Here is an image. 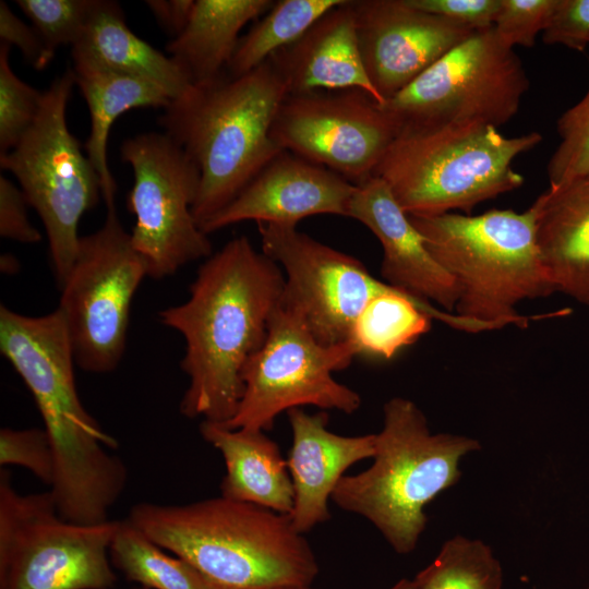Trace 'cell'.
<instances>
[{"label": "cell", "mask_w": 589, "mask_h": 589, "mask_svg": "<svg viewBox=\"0 0 589 589\" xmlns=\"http://www.w3.org/2000/svg\"><path fill=\"white\" fill-rule=\"evenodd\" d=\"M0 38L1 43L16 46L36 70L45 69L53 59L55 53L47 48L34 26L19 19L3 1H0Z\"/></svg>", "instance_id": "obj_37"}, {"label": "cell", "mask_w": 589, "mask_h": 589, "mask_svg": "<svg viewBox=\"0 0 589 589\" xmlns=\"http://www.w3.org/2000/svg\"><path fill=\"white\" fill-rule=\"evenodd\" d=\"M292 444L287 465L294 498L290 520L302 534L330 518L328 502L352 465L375 454L376 434L345 436L327 429L325 411H287Z\"/></svg>", "instance_id": "obj_19"}, {"label": "cell", "mask_w": 589, "mask_h": 589, "mask_svg": "<svg viewBox=\"0 0 589 589\" xmlns=\"http://www.w3.org/2000/svg\"><path fill=\"white\" fill-rule=\"evenodd\" d=\"M412 581L414 589H502L503 568L486 543L457 534Z\"/></svg>", "instance_id": "obj_28"}, {"label": "cell", "mask_w": 589, "mask_h": 589, "mask_svg": "<svg viewBox=\"0 0 589 589\" xmlns=\"http://www.w3.org/2000/svg\"><path fill=\"white\" fill-rule=\"evenodd\" d=\"M388 589H414L412 579L402 578Z\"/></svg>", "instance_id": "obj_40"}, {"label": "cell", "mask_w": 589, "mask_h": 589, "mask_svg": "<svg viewBox=\"0 0 589 589\" xmlns=\"http://www.w3.org/2000/svg\"><path fill=\"white\" fill-rule=\"evenodd\" d=\"M284 288L280 266L241 236L205 260L187 301L159 312L185 341L181 414L220 424L236 414L243 368L264 344Z\"/></svg>", "instance_id": "obj_1"}, {"label": "cell", "mask_w": 589, "mask_h": 589, "mask_svg": "<svg viewBox=\"0 0 589 589\" xmlns=\"http://www.w3.org/2000/svg\"><path fill=\"white\" fill-rule=\"evenodd\" d=\"M200 432L225 461L220 495L290 514L294 492L287 459L265 431L202 421Z\"/></svg>", "instance_id": "obj_22"}, {"label": "cell", "mask_w": 589, "mask_h": 589, "mask_svg": "<svg viewBox=\"0 0 589 589\" xmlns=\"http://www.w3.org/2000/svg\"><path fill=\"white\" fill-rule=\"evenodd\" d=\"M542 39L584 51L589 46V0H558Z\"/></svg>", "instance_id": "obj_34"}, {"label": "cell", "mask_w": 589, "mask_h": 589, "mask_svg": "<svg viewBox=\"0 0 589 589\" xmlns=\"http://www.w3.org/2000/svg\"><path fill=\"white\" fill-rule=\"evenodd\" d=\"M288 89L267 60L254 70L193 85L163 109L159 124L200 171L192 207L201 226L225 208L283 149L271 127Z\"/></svg>", "instance_id": "obj_4"}, {"label": "cell", "mask_w": 589, "mask_h": 589, "mask_svg": "<svg viewBox=\"0 0 589 589\" xmlns=\"http://www.w3.org/2000/svg\"><path fill=\"white\" fill-rule=\"evenodd\" d=\"M118 520L77 524L51 491L21 494L0 472V589H111L109 556Z\"/></svg>", "instance_id": "obj_9"}, {"label": "cell", "mask_w": 589, "mask_h": 589, "mask_svg": "<svg viewBox=\"0 0 589 589\" xmlns=\"http://www.w3.org/2000/svg\"><path fill=\"white\" fill-rule=\"evenodd\" d=\"M557 4L558 0H502L493 28L507 47L532 48Z\"/></svg>", "instance_id": "obj_33"}, {"label": "cell", "mask_w": 589, "mask_h": 589, "mask_svg": "<svg viewBox=\"0 0 589 589\" xmlns=\"http://www.w3.org/2000/svg\"><path fill=\"white\" fill-rule=\"evenodd\" d=\"M345 0H279L240 37L227 75H243L294 43L323 14Z\"/></svg>", "instance_id": "obj_26"}, {"label": "cell", "mask_w": 589, "mask_h": 589, "mask_svg": "<svg viewBox=\"0 0 589 589\" xmlns=\"http://www.w3.org/2000/svg\"><path fill=\"white\" fill-rule=\"evenodd\" d=\"M372 465L344 476L332 501L370 521L399 554L412 552L425 529L424 507L455 485L462 457L481 448L478 440L432 433L422 410L393 397L383 407Z\"/></svg>", "instance_id": "obj_6"}, {"label": "cell", "mask_w": 589, "mask_h": 589, "mask_svg": "<svg viewBox=\"0 0 589 589\" xmlns=\"http://www.w3.org/2000/svg\"><path fill=\"white\" fill-rule=\"evenodd\" d=\"M0 350L29 389L55 456L50 491L59 514L99 524L123 493L128 470L110 450L118 441L87 412L77 394L75 359L58 309L27 316L0 306Z\"/></svg>", "instance_id": "obj_2"}, {"label": "cell", "mask_w": 589, "mask_h": 589, "mask_svg": "<svg viewBox=\"0 0 589 589\" xmlns=\"http://www.w3.org/2000/svg\"><path fill=\"white\" fill-rule=\"evenodd\" d=\"M541 141L539 132L507 137L479 122L404 128L374 176L410 216L472 215L478 204L524 184L513 161Z\"/></svg>", "instance_id": "obj_7"}, {"label": "cell", "mask_w": 589, "mask_h": 589, "mask_svg": "<svg viewBox=\"0 0 589 589\" xmlns=\"http://www.w3.org/2000/svg\"><path fill=\"white\" fill-rule=\"evenodd\" d=\"M73 73L91 118V132L84 148L99 177L106 207L111 208L115 207L117 185L108 165L107 144L113 122L131 109H165L171 99L156 84L108 68L74 63Z\"/></svg>", "instance_id": "obj_25"}, {"label": "cell", "mask_w": 589, "mask_h": 589, "mask_svg": "<svg viewBox=\"0 0 589 589\" xmlns=\"http://www.w3.org/2000/svg\"><path fill=\"white\" fill-rule=\"evenodd\" d=\"M75 77L68 69L44 92L32 128L0 165L19 181L28 205L45 227L59 290L77 255L81 217L101 195L99 177L67 123V106Z\"/></svg>", "instance_id": "obj_8"}, {"label": "cell", "mask_w": 589, "mask_h": 589, "mask_svg": "<svg viewBox=\"0 0 589 589\" xmlns=\"http://www.w3.org/2000/svg\"><path fill=\"white\" fill-rule=\"evenodd\" d=\"M529 79L493 26L474 31L381 105L404 128L479 122L495 128L517 113Z\"/></svg>", "instance_id": "obj_11"}, {"label": "cell", "mask_w": 589, "mask_h": 589, "mask_svg": "<svg viewBox=\"0 0 589 589\" xmlns=\"http://www.w3.org/2000/svg\"><path fill=\"white\" fill-rule=\"evenodd\" d=\"M120 153L133 171L128 208L135 224L130 235L147 276L169 277L211 256L212 244L192 214L200 171L182 147L165 132H145L127 139Z\"/></svg>", "instance_id": "obj_13"}, {"label": "cell", "mask_w": 589, "mask_h": 589, "mask_svg": "<svg viewBox=\"0 0 589 589\" xmlns=\"http://www.w3.org/2000/svg\"><path fill=\"white\" fill-rule=\"evenodd\" d=\"M274 2L194 0L188 24L170 40L166 50L193 85L212 83L225 75L241 29L264 15Z\"/></svg>", "instance_id": "obj_24"}, {"label": "cell", "mask_w": 589, "mask_h": 589, "mask_svg": "<svg viewBox=\"0 0 589 589\" xmlns=\"http://www.w3.org/2000/svg\"><path fill=\"white\" fill-rule=\"evenodd\" d=\"M0 465L21 466L51 486L55 477V456L45 429L2 428Z\"/></svg>", "instance_id": "obj_32"}, {"label": "cell", "mask_w": 589, "mask_h": 589, "mask_svg": "<svg viewBox=\"0 0 589 589\" xmlns=\"http://www.w3.org/2000/svg\"><path fill=\"white\" fill-rule=\"evenodd\" d=\"M587 589H589V588H587Z\"/></svg>", "instance_id": "obj_42"}, {"label": "cell", "mask_w": 589, "mask_h": 589, "mask_svg": "<svg viewBox=\"0 0 589 589\" xmlns=\"http://www.w3.org/2000/svg\"><path fill=\"white\" fill-rule=\"evenodd\" d=\"M147 277L117 215L107 208L104 225L81 237L71 272L61 287V313L76 365L104 374L116 370L127 345L133 297Z\"/></svg>", "instance_id": "obj_12"}, {"label": "cell", "mask_w": 589, "mask_h": 589, "mask_svg": "<svg viewBox=\"0 0 589 589\" xmlns=\"http://www.w3.org/2000/svg\"><path fill=\"white\" fill-rule=\"evenodd\" d=\"M533 204L537 243L555 292L589 308V173L549 187Z\"/></svg>", "instance_id": "obj_21"}, {"label": "cell", "mask_w": 589, "mask_h": 589, "mask_svg": "<svg viewBox=\"0 0 589 589\" xmlns=\"http://www.w3.org/2000/svg\"><path fill=\"white\" fill-rule=\"evenodd\" d=\"M10 45H0V155L12 151L32 128L40 111L39 92L12 71Z\"/></svg>", "instance_id": "obj_29"}, {"label": "cell", "mask_w": 589, "mask_h": 589, "mask_svg": "<svg viewBox=\"0 0 589 589\" xmlns=\"http://www.w3.org/2000/svg\"><path fill=\"white\" fill-rule=\"evenodd\" d=\"M560 143L548 161L549 187L589 173V87L556 122Z\"/></svg>", "instance_id": "obj_30"}, {"label": "cell", "mask_w": 589, "mask_h": 589, "mask_svg": "<svg viewBox=\"0 0 589 589\" xmlns=\"http://www.w3.org/2000/svg\"><path fill=\"white\" fill-rule=\"evenodd\" d=\"M278 589H315L312 586H304V587H286V588H278Z\"/></svg>", "instance_id": "obj_41"}, {"label": "cell", "mask_w": 589, "mask_h": 589, "mask_svg": "<svg viewBox=\"0 0 589 589\" xmlns=\"http://www.w3.org/2000/svg\"><path fill=\"white\" fill-rule=\"evenodd\" d=\"M398 132L393 117L359 88L287 94L271 127L283 151L354 185L374 176Z\"/></svg>", "instance_id": "obj_14"}, {"label": "cell", "mask_w": 589, "mask_h": 589, "mask_svg": "<svg viewBox=\"0 0 589 589\" xmlns=\"http://www.w3.org/2000/svg\"><path fill=\"white\" fill-rule=\"evenodd\" d=\"M356 187L321 165L281 151L201 230L208 235L245 220L297 226L315 215L348 217Z\"/></svg>", "instance_id": "obj_17"}, {"label": "cell", "mask_w": 589, "mask_h": 589, "mask_svg": "<svg viewBox=\"0 0 589 589\" xmlns=\"http://www.w3.org/2000/svg\"><path fill=\"white\" fill-rule=\"evenodd\" d=\"M145 4L163 29L175 38L188 24L194 0H147Z\"/></svg>", "instance_id": "obj_38"}, {"label": "cell", "mask_w": 589, "mask_h": 589, "mask_svg": "<svg viewBox=\"0 0 589 589\" xmlns=\"http://www.w3.org/2000/svg\"><path fill=\"white\" fill-rule=\"evenodd\" d=\"M26 197L8 178L0 177V235L3 238L33 244L41 240L40 232L27 217Z\"/></svg>", "instance_id": "obj_36"}, {"label": "cell", "mask_w": 589, "mask_h": 589, "mask_svg": "<svg viewBox=\"0 0 589 589\" xmlns=\"http://www.w3.org/2000/svg\"><path fill=\"white\" fill-rule=\"evenodd\" d=\"M112 564L148 589H209L184 560L169 555L128 518L118 521L111 544Z\"/></svg>", "instance_id": "obj_27"}, {"label": "cell", "mask_w": 589, "mask_h": 589, "mask_svg": "<svg viewBox=\"0 0 589 589\" xmlns=\"http://www.w3.org/2000/svg\"><path fill=\"white\" fill-rule=\"evenodd\" d=\"M128 519L188 562L209 589L312 586L320 567L289 515L223 495L188 504L141 502Z\"/></svg>", "instance_id": "obj_3"}, {"label": "cell", "mask_w": 589, "mask_h": 589, "mask_svg": "<svg viewBox=\"0 0 589 589\" xmlns=\"http://www.w3.org/2000/svg\"><path fill=\"white\" fill-rule=\"evenodd\" d=\"M0 269L7 275H15L20 271V262L14 255L5 253L0 257Z\"/></svg>", "instance_id": "obj_39"}, {"label": "cell", "mask_w": 589, "mask_h": 589, "mask_svg": "<svg viewBox=\"0 0 589 589\" xmlns=\"http://www.w3.org/2000/svg\"><path fill=\"white\" fill-rule=\"evenodd\" d=\"M73 63H89L147 80L171 100L193 86L178 63L136 36L118 2L95 0L81 38L71 47Z\"/></svg>", "instance_id": "obj_23"}, {"label": "cell", "mask_w": 589, "mask_h": 589, "mask_svg": "<svg viewBox=\"0 0 589 589\" xmlns=\"http://www.w3.org/2000/svg\"><path fill=\"white\" fill-rule=\"evenodd\" d=\"M94 2L95 0L15 1L52 53L60 46L72 47L81 38Z\"/></svg>", "instance_id": "obj_31"}, {"label": "cell", "mask_w": 589, "mask_h": 589, "mask_svg": "<svg viewBox=\"0 0 589 589\" xmlns=\"http://www.w3.org/2000/svg\"><path fill=\"white\" fill-rule=\"evenodd\" d=\"M268 60L288 94L359 88L384 104L362 61L351 0L327 11Z\"/></svg>", "instance_id": "obj_20"}, {"label": "cell", "mask_w": 589, "mask_h": 589, "mask_svg": "<svg viewBox=\"0 0 589 589\" xmlns=\"http://www.w3.org/2000/svg\"><path fill=\"white\" fill-rule=\"evenodd\" d=\"M422 11L446 17L474 31L494 25L502 0H407Z\"/></svg>", "instance_id": "obj_35"}, {"label": "cell", "mask_w": 589, "mask_h": 589, "mask_svg": "<svg viewBox=\"0 0 589 589\" xmlns=\"http://www.w3.org/2000/svg\"><path fill=\"white\" fill-rule=\"evenodd\" d=\"M351 4L363 64L384 103L474 32L407 0H351Z\"/></svg>", "instance_id": "obj_16"}, {"label": "cell", "mask_w": 589, "mask_h": 589, "mask_svg": "<svg viewBox=\"0 0 589 589\" xmlns=\"http://www.w3.org/2000/svg\"><path fill=\"white\" fill-rule=\"evenodd\" d=\"M348 217L378 239L383 249L381 274L387 284L454 313L458 300L455 280L433 259L383 179L373 176L356 187Z\"/></svg>", "instance_id": "obj_18"}, {"label": "cell", "mask_w": 589, "mask_h": 589, "mask_svg": "<svg viewBox=\"0 0 589 589\" xmlns=\"http://www.w3.org/2000/svg\"><path fill=\"white\" fill-rule=\"evenodd\" d=\"M357 356L351 340L321 344L303 317L281 299L264 344L243 368L244 389L238 410L223 425L266 432L281 412L303 406L353 413L361 397L337 382L333 372L348 368Z\"/></svg>", "instance_id": "obj_10"}, {"label": "cell", "mask_w": 589, "mask_h": 589, "mask_svg": "<svg viewBox=\"0 0 589 589\" xmlns=\"http://www.w3.org/2000/svg\"><path fill=\"white\" fill-rule=\"evenodd\" d=\"M262 252L283 267V302L325 346L349 341L357 317L381 294L398 289L371 275L362 262L298 230L257 223Z\"/></svg>", "instance_id": "obj_15"}, {"label": "cell", "mask_w": 589, "mask_h": 589, "mask_svg": "<svg viewBox=\"0 0 589 589\" xmlns=\"http://www.w3.org/2000/svg\"><path fill=\"white\" fill-rule=\"evenodd\" d=\"M433 259L458 288L459 316L525 329L530 322L570 310L524 315L517 305L555 292L537 243V208L491 209L480 215L410 216Z\"/></svg>", "instance_id": "obj_5"}]
</instances>
